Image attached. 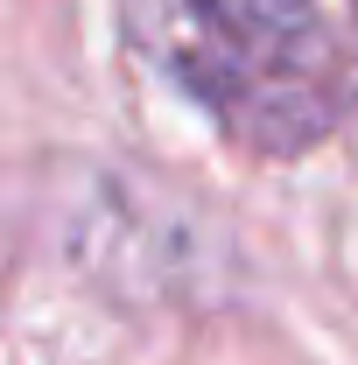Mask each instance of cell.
Here are the masks:
<instances>
[{
  "label": "cell",
  "instance_id": "6da1fadb",
  "mask_svg": "<svg viewBox=\"0 0 358 365\" xmlns=\"http://www.w3.org/2000/svg\"><path fill=\"white\" fill-rule=\"evenodd\" d=\"M140 63L232 148L295 162L344 127L352 56L323 0H113Z\"/></svg>",
  "mask_w": 358,
  "mask_h": 365
}]
</instances>
